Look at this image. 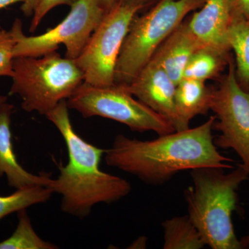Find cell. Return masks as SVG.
I'll return each mask as SVG.
<instances>
[{"label":"cell","instance_id":"29","mask_svg":"<svg viewBox=\"0 0 249 249\" xmlns=\"http://www.w3.org/2000/svg\"><path fill=\"white\" fill-rule=\"evenodd\" d=\"M7 101V97L4 96H0V105Z\"/></svg>","mask_w":249,"mask_h":249},{"label":"cell","instance_id":"28","mask_svg":"<svg viewBox=\"0 0 249 249\" xmlns=\"http://www.w3.org/2000/svg\"><path fill=\"white\" fill-rule=\"evenodd\" d=\"M241 244H242V248L249 249V235L242 237L240 240Z\"/></svg>","mask_w":249,"mask_h":249},{"label":"cell","instance_id":"24","mask_svg":"<svg viewBox=\"0 0 249 249\" xmlns=\"http://www.w3.org/2000/svg\"><path fill=\"white\" fill-rule=\"evenodd\" d=\"M122 2L126 4L132 5V6H142V8L145 6L150 0H121Z\"/></svg>","mask_w":249,"mask_h":249},{"label":"cell","instance_id":"10","mask_svg":"<svg viewBox=\"0 0 249 249\" xmlns=\"http://www.w3.org/2000/svg\"><path fill=\"white\" fill-rule=\"evenodd\" d=\"M125 87L139 101L168 121L175 131L188 129L177 111L176 84L155 60L151 59Z\"/></svg>","mask_w":249,"mask_h":249},{"label":"cell","instance_id":"7","mask_svg":"<svg viewBox=\"0 0 249 249\" xmlns=\"http://www.w3.org/2000/svg\"><path fill=\"white\" fill-rule=\"evenodd\" d=\"M107 12L100 0H78L62 22L37 36L24 35L22 22L16 19L11 29L16 40L14 58L42 56L63 45L66 48L65 57L76 60Z\"/></svg>","mask_w":249,"mask_h":249},{"label":"cell","instance_id":"8","mask_svg":"<svg viewBox=\"0 0 249 249\" xmlns=\"http://www.w3.org/2000/svg\"><path fill=\"white\" fill-rule=\"evenodd\" d=\"M142 6L124 4L119 0L90 37L78 58L77 65L84 82L97 87L115 84L116 62L129 26Z\"/></svg>","mask_w":249,"mask_h":249},{"label":"cell","instance_id":"1","mask_svg":"<svg viewBox=\"0 0 249 249\" xmlns=\"http://www.w3.org/2000/svg\"><path fill=\"white\" fill-rule=\"evenodd\" d=\"M215 116L204 124L160 135L153 140L116 135L105 159L109 166L133 175L142 182L161 186L181 172L214 167L232 169L231 159L217 150L213 135Z\"/></svg>","mask_w":249,"mask_h":249},{"label":"cell","instance_id":"19","mask_svg":"<svg viewBox=\"0 0 249 249\" xmlns=\"http://www.w3.org/2000/svg\"><path fill=\"white\" fill-rule=\"evenodd\" d=\"M53 194L49 187L36 186L16 190L10 196H0V220L21 210L47 202Z\"/></svg>","mask_w":249,"mask_h":249},{"label":"cell","instance_id":"15","mask_svg":"<svg viewBox=\"0 0 249 249\" xmlns=\"http://www.w3.org/2000/svg\"><path fill=\"white\" fill-rule=\"evenodd\" d=\"M164 249H201L204 239L188 215L166 219L162 223Z\"/></svg>","mask_w":249,"mask_h":249},{"label":"cell","instance_id":"4","mask_svg":"<svg viewBox=\"0 0 249 249\" xmlns=\"http://www.w3.org/2000/svg\"><path fill=\"white\" fill-rule=\"evenodd\" d=\"M10 96L18 95L27 112L47 114L67 101L84 82V74L75 60L55 52L40 57L14 59Z\"/></svg>","mask_w":249,"mask_h":249},{"label":"cell","instance_id":"12","mask_svg":"<svg viewBox=\"0 0 249 249\" xmlns=\"http://www.w3.org/2000/svg\"><path fill=\"white\" fill-rule=\"evenodd\" d=\"M14 108L13 105L6 102L0 105V178L5 175L9 186L16 190L36 186L49 187L53 179L49 174L34 175L18 163L11 129Z\"/></svg>","mask_w":249,"mask_h":249},{"label":"cell","instance_id":"9","mask_svg":"<svg viewBox=\"0 0 249 249\" xmlns=\"http://www.w3.org/2000/svg\"><path fill=\"white\" fill-rule=\"evenodd\" d=\"M229 71L216 89H213L211 109L215 114L213 129L219 134L214 144L231 149L240 157L249 174V93L241 87L235 66L229 58Z\"/></svg>","mask_w":249,"mask_h":249},{"label":"cell","instance_id":"5","mask_svg":"<svg viewBox=\"0 0 249 249\" xmlns=\"http://www.w3.org/2000/svg\"><path fill=\"white\" fill-rule=\"evenodd\" d=\"M206 0H160L150 11L134 18L116 62L115 84L127 85L150 61L160 46L187 15Z\"/></svg>","mask_w":249,"mask_h":249},{"label":"cell","instance_id":"21","mask_svg":"<svg viewBox=\"0 0 249 249\" xmlns=\"http://www.w3.org/2000/svg\"><path fill=\"white\" fill-rule=\"evenodd\" d=\"M77 1L78 0H40L38 6L33 15L29 31L31 33L34 32L46 15L53 8L60 5H68L71 6Z\"/></svg>","mask_w":249,"mask_h":249},{"label":"cell","instance_id":"14","mask_svg":"<svg viewBox=\"0 0 249 249\" xmlns=\"http://www.w3.org/2000/svg\"><path fill=\"white\" fill-rule=\"evenodd\" d=\"M213 89L202 80L182 78L176 85L175 105L180 119L186 127L196 116L211 109Z\"/></svg>","mask_w":249,"mask_h":249},{"label":"cell","instance_id":"23","mask_svg":"<svg viewBox=\"0 0 249 249\" xmlns=\"http://www.w3.org/2000/svg\"><path fill=\"white\" fill-rule=\"evenodd\" d=\"M40 0H23L22 10L23 14L29 17L34 15Z\"/></svg>","mask_w":249,"mask_h":249},{"label":"cell","instance_id":"27","mask_svg":"<svg viewBox=\"0 0 249 249\" xmlns=\"http://www.w3.org/2000/svg\"><path fill=\"white\" fill-rule=\"evenodd\" d=\"M23 0H0V9H4L10 5L22 2Z\"/></svg>","mask_w":249,"mask_h":249},{"label":"cell","instance_id":"26","mask_svg":"<svg viewBox=\"0 0 249 249\" xmlns=\"http://www.w3.org/2000/svg\"><path fill=\"white\" fill-rule=\"evenodd\" d=\"M104 9L106 11H109L118 2L119 0H100Z\"/></svg>","mask_w":249,"mask_h":249},{"label":"cell","instance_id":"25","mask_svg":"<svg viewBox=\"0 0 249 249\" xmlns=\"http://www.w3.org/2000/svg\"><path fill=\"white\" fill-rule=\"evenodd\" d=\"M147 238L145 237H139L138 240L134 242L132 245V248L144 249L146 247Z\"/></svg>","mask_w":249,"mask_h":249},{"label":"cell","instance_id":"11","mask_svg":"<svg viewBox=\"0 0 249 249\" xmlns=\"http://www.w3.org/2000/svg\"><path fill=\"white\" fill-rule=\"evenodd\" d=\"M232 22L229 0H206L201 9L186 22L201 47L228 53L230 51L228 37Z\"/></svg>","mask_w":249,"mask_h":249},{"label":"cell","instance_id":"13","mask_svg":"<svg viewBox=\"0 0 249 249\" xmlns=\"http://www.w3.org/2000/svg\"><path fill=\"white\" fill-rule=\"evenodd\" d=\"M201 47L187 22H183L162 42L152 59L160 64L177 85L183 78L187 62Z\"/></svg>","mask_w":249,"mask_h":249},{"label":"cell","instance_id":"18","mask_svg":"<svg viewBox=\"0 0 249 249\" xmlns=\"http://www.w3.org/2000/svg\"><path fill=\"white\" fill-rule=\"evenodd\" d=\"M18 213V224L14 233L0 242V249H55L56 246L42 240L36 233L27 213V209Z\"/></svg>","mask_w":249,"mask_h":249},{"label":"cell","instance_id":"6","mask_svg":"<svg viewBox=\"0 0 249 249\" xmlns=\"http://www.w3.org/2000/svg\"><path fill=\"white\" fill-rule=\"evenodd\" d=\"M66 102L84 118L101 116L135 132H154L160 136L175 131L162 116L135 99L125 85L97 87L83 82Z\"/></svg>","mask_w":249,"mask_h":249},{"label":"cell","instance_id":"3","mask_svg":"<svg viewBox=\"0 0 249 249\" xmlns=\"http://www.w3.org/2000/svg\"><path fill=\"white\" fill-rule=\"evenodd\" d=\"M206 167L191 170L192 185L184 191L188 216L213 249H242L232 224L237 190L249 174L240 164L229 173Z\"/></svg>","mask_w":249,"mask_h":249},{"label":"cell","instance_id":"17","mask_svg":"<svg viewBox=\"0 0 249 249\" xmlns=\"http://www.w3.org/2000/svg\"><path fill=\"white\" fill-rule=\"evenodd\" d=\"M235 55V73L242 88L249 93V21L233 20L228 37Z\"/></svg>","mask_w":249,"mask_h":249},{"label":"cell","instance_id":"22","mask_svg":"<svg viewBox=\"0 0 249 249\" xmlns=\"http://www.w3.org/2000/svg\"><path fill=\"white\" fill-rule=\"evenodd\" d=\"M233 20L249 21V0H229Z\"/></svg>","mask_w":249,"mask_h":249},{"label":"cell","instance_id":"2","mask_svg":"<svg viewBox=\"0 0 249 249\" xmlns=\"http://www.w3.org/2000/svg\"><path fill=\"white\" fill-rule=\"evenodd\" d=\"M66 101L59 103L46 115L61 134L68 151L69 160L60 166L58 178L49 188L62 196L60 209L79 218L89 215L95 205L121 200L131 192L130 183L100 168L106 150L87 142L75 132Z\"/></svg>","mask_w":249,"mask_h":249},{"label":"cell","instance_id":"20","mask_svg":"<svg viewBox=\"0 0 249 249\" xmlns=\"http://www.w3.org/2000/svg\"><path fill=\"white\" fill-rule=\"evenodd\" d=\"M16 37L11 30H0V76L12 77Z\"/></svg>","mask_w":249,"mask_h":249},{"label":"cell","instance_id":"16","mask_svg":"<svg viewBox=\"0 0 249 249\" xmlns=\"http://www.w3.org/2000/svg\"><path fill=\"white\" fill-rule=\"evenodd\" d=\"M228 53L201 47L192 55L183 73V78L202 80L217 78L229 62Z\"/></svg>","mask_w":249,"mask_h":249}]
</instances>
